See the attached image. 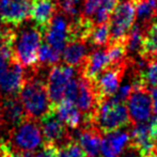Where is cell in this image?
I'll return each instance as SVG.
<instances>
[{"label":"cell","instance_id":"cell-8","mask_svg":"<svg viewBox=\"0 0 157 157\" xmlns=\"http://www.w3.org/2000/svg\"><path fill=\"white\" fill-rule=\"evenodd\" d=\"M126 67L127 65L109 66L91 82L97 96V104L106 98H110L117 93Z\"/></svg>","mask_w":157,"mask_h":157},{"label":"cell","instance_id":"cell-30","mask_svg":"<svg viewBox=\"0 0 157 157\" xmlns=\"http://www.w3.org/2000/svg\"><path fill=\"white\" fill-rule=\"evenodd\" d=\"M34 157H58V147L52 143H44L36 154H34Z\"/></svg>","mask_w":157,"mask_h":157},{"label":"cell","instance_id":"cell-7","mask_svg":"<svg viewBox=\"0 0 157 157\" xmlns=\"http://www.w3.org/2000/svg\"><path fill=\"white\" fill-rule=\"evenodd\" d=\"M126 108L132 123H144L151 119L153 113V106H152L151 93L149 89L140 88V89H132V93L126 99Z\"/></svg>","mask_w":157,"mask_h":157},{"label":"cell","instance_id":"cell-32","mask_svg":"<svg viewBox=\"0 0 157 157\" xmlns=\"http://www.w3.org/2000/svg\"><path fill=\"white\" fill-rule=\"evenodd\" d=\"M147 125H149L150 135H151L152 139L157 142V114L151 117L150 121H147Z\"/></svg>","mask_w":157,"mask_h":157},{"label":"cell","instance_id":"cell-34","mask_svg":"<svg viewBox=\"0 0 157 157\" xmlns=\"http://www.w3.org/2000/svg\"><path fill=\"white\" fill-rule=\"evenodd\" d=\"M152 106H153V112L157 114V88H153L151 91Z\"/></svg>","mask_w":157,"mask_h":157},{"label":"cell","instance_id":"cell-16","mask_svg":"<svg viewBox=\"0 0 157 157\" xmlns=\"http://www.w3.org/2000/svg\"><path fill=\"white\" fill-rule=\"evenodd\" d=\"M129 135V144L132 145L139 152L141 157L147 155L152 152H155L156 142L152 139L150 135L147 122L134 124Z\"/></svg>","mask_w":157,"mask_h":157},{"label":"cell","instance_id":"cell-37","mask_svg":"<svg viewBox=\"0 0 157 157\" xmlns=\"http://www.w3.org/2000/svg\"><path fill=\"white\" fill-rule=\"evenodd\" d=\"M155 153L157 154V144H156V147H155Z\"/></svg>","mask_w":157,"mask_h":157},{"label":"cell","instance_id":"cell-2","mask_svg":"<svg viewBox=\"0 0 157 157\" xmlns=\"http://www.w3.org/2000/svg\"><path fill=\"white\" fill-rule=\"evenodd\" d=\"M18 95L28 118L33 120L41 119L52 107L46 82L37 77H31L24 81Z\"/></svg>","mask_w":157,"mask_h":157},{"label":"cell","instance_id":"cell-5","mask_svg":"<svg viewBox=\"0 0 157 157\" xmlns=\"http://www.w3.org/2000/svg\"><path fill=\"white\" fill-rule=\"evenodd\" d=\"M136 21V9L130 0L119 2L111 13L108 24L110 30L109 42L127 40V35L132 30Z\"/></svg>","mask_w":157,"mask_h":157},{"label":"cell","instance_id":"cell-9","mask_svg":"<svg viewBox=\"0 0 157 157\" xmlns=\"http://www.w3.org/2000/svg\"><path fill=\"white\" fill-rule=\"evenodd\" d=\"M40 122L42 135L46 141L45 143H52L56 147H61L71 140L67 127L57 116L54 107L50 108L49 111H47L40 119Z\"/></svg>","mask_w":157,"mask_h":157},{"label":"cell","instance_id":"cell-36","mask_svg":"<svg viewBox=\"0 0 157 157\" xmlns=\"http://www.w3.org/2000/svg\"><path fill=\"white\" fill-rule=\"evenodd\" d=\"M142 157H157V154L155 152H152V153L147 154V155H145V156H142Z\"/></svg>","mask_w":157,"mask_h":157},{"label":"cell","instance_id":"cell-3","mask_svg":"<svg viewBox=\"0 0 157 157\" xmlns=\"http://www.w3.org/2000/svg\"><path fill=\"white\" fill-rule=\"evenodd\" d=\"M43 32L36 25H26L13 37L14 58L23 66L33 67L37 63V52Z\"/></svg>","mask_w":157,"mask_h":157},{"label":"cell","instance_id":"cell-4","mask_svg":"<svg viewBox=\"0 0 157 157\" xmlns=\"http://www.w3.org/2000/svg\"><path fill=\"white\" fill-rule=\"evenodd\" d=\"M35 121L28 118L13 128L10 135V144L13 150L33 152L44 144L41 127Z\"/></svg>","mask_w":157,"mask_h":157},{"label":"cell","instance_id":"cell-11","mask_svg":"<svg viewBox=\"0 0 157 157\" xmlns=\"http://www.w3.org/2000/svg\"><path fill=\"white\" fill-rule=\"evenodd\" d=\"M28 119L19 97H3L0 104V123L6 128H14Z\"/></svg>","mask_w":157,"mask_h":157},{"label":"cell","instance_id":"cell-25","mask_svg":"<svg viewBox=\"0 0 157 157\" xmlns=\"http://www.w3.org/2000/svg\"><path fill=\"white\" fill-rule=\"evenodd\" d=\"M110 40V30H109V24L108 21L103 24H98L96 27H94L93 32L91 36L89 37L88 42L91 45L97 46V47H103L107 46Z\"/></svg>","mask_w":157,"mask_h":157},{"label":"cell","instance_id":"cell-24","mask_svg":"<svg viewBox=\"0 0 157 157\" xmlns=\"http://www.w3.org/2000/svg\"><path fill=\"white\" fill-rule=\"evenodd\" d=\"M137 76L147 88H157V61H149L144 66L139 67Z\"/></svg>","mask_w":157,"mask_h":157},{"label":"cell","instance_id":"cell-22","mask_svg":"<svg viewBox=\"0 0 157 157\" xmlns=\"http://www.w3.org/2000/svg\"><path fill=\"white\" fill-rule=\"evenodd\" d=\"M130 1L134 3L136 9V17H138L141 25L149 26V24H151L157 17V0H130Z\"/></svg>","mask_w":157,"mask_h":157},{"label":"cell","instance_id":"cell-21","mask_svg":"<svg viewBox=\"0 0 157 157\" xmlns=\"http://www.w3.org/2000/svg\"><path fill=\"white\" fill-rule=\"evenodd\" d=\"M87 46L85 42H70L62 52V60L66 65L78 67L87 57Z\"/></svg>","mask_w":157,"mask_h":157},{"label":"cell","instance_id":"cell-1","mask_svg":"<svg viewBox=\"0 0 157 157\" xmlns=\"http://www.w3.org/2000/svg\"><path fill=\"white\" fill-rule=\"evenodd\" d=\"M132 123L124 103L106 98L97 104L93 114V124L101 134L117 132Z\"/></svg>","mask_w":157,"mask_h":157},{"label":"cell","instance_id":"cell-33","mask_svg":"<svg viewBox=\"0 0 157 157\" xmlns=\"http://www.w3.org/2000/svg\"><path fill=\"white\" fill-rule=\"evenodd\" d=\"M120 157H141V156H140V154H139V152L137 151L132 145L128 144V147H126L125 151L123 152L122 155Z\"/></svg>","mask_w":157,"mask_h":157},{"label":"cell","instance_id":"cell-26","mask_svg":"<svg viewBox=\"0 0 157 157\" xmlns=\"http://www.w3.org/2000/svg\"><path fill=\"white\" fill-rule=\"evenodd\" d=\"M60 59V52L50 47L47 43H42L37 52V62L43 65H56Z\"/></svg>","mask_w":157,"mask_h":157},{"label":"cell","instance_id":"cell-38","mask_svg":"<svg viewBox=\"0 0 157 157\" xmlns=\"http://www.w3.org/2000/svg\"><path fill=\"white\" fill-rule=\"evenodd\" d=\"M0 17H1V16H0Z\"/></svg>","mask_w":157,"mask_h":157},{"label":"cell","instance_id":"cell-13","mask_svg":"<svg viewBox=\"0 0 157 157\" xmlns=\"http://www.w3.org/2000/svg\"><path fill=\"white\" fill-rule=\"evenodd\" d=\"M110 66V60L106 50H94L87 55L80 65L81 76L86 80L93 82L95 79Z\"/></svg>","mask_w":157,"mask_h":157},{"label":"cell","instance_id":"cell-12","mask_svg":"<svg viewBox=\"0 0 157 157\" xmlns=\"http://www.w3.org/2000/svg\"><path fill=\"white\" fill-rule=\"evenodd\" d=\"M31 6L30 0H0V16L6 23L18 26L30 15Z\"/></svg>","mask_w":157,"mask_h":157},{"label":"cell","instance_id":"cell-6","mask_svg":"<svg viewBox=\"0 0 157 157\" xmlns=\"http://www.w3.org/2000/svg\"><path fill=\"white\" fill-rule=\"evenodd\" d=\"M76 76V68L70 65H54L49 71L47 82V92L52 105H56L64 98L68 82Z\"/></svg>","mask_w":157,"mask_h":157},{"label":"cell","instance_id":"cell-27","mask_svg":"<svg viewBox=\"0 0 157 157\" xmlns=\"http://www.w3.org/2000/svg\"><path fill=\"white\" fill-rule=\"evenodd\" d=\"M119 0H101L96 13H95L94 24H103L108 21L111 13L118 6Z\"/></svg>","mask_w":157,"mask_h":157},{"label":"cell","instance_id":"cell-15","mask_svg":"<svg viewBox=\"0 0 157 157\" xmlns=\"http://www.w3.org/2000/svg\"><path fill=\"white\" fill-rule=\"evenodd\" d=\"M130 141V135L123 129L105 134L101 139V156L99 157H120Z\"/></svg>","mask_w":157,"mask_h":157},{"label":"cell","instance_id":"cell-18","mask_svg":"<svg viewBox=\"0 0 157 157\" xmlns=\"http://www.w3.org/2000/svg\"><path fill=\"white\" fill-rule=\"evenodd\" d=\"M95 27L94 21L90 17L77 15L67 24V43L70 42H85L87 43Z\"/></svg>","mask_w":157,"mask_h":157},{"label":"cell","instance_id":"cell-20","mask_svg":"<svg viewBox=\"0 0 157 157\" xmlns=\"http://www.w3.org/2000/svg\"><path fill=\"white\" fill-rule=\"evenodd\" d=\"M57 116L71 129H76L82 122V114L74 103L62 99L56 105H52Z\"/></svg>","mask_w":157,"mask_h":157},{"label":"cell","instance_id":"cell-10","mask_svg":"<svg viewBox=\"0 0 157 157\" xmlns=\"http://www.w3.org/2000/svg\"><path fill=\"white\" fill-rule=\"evenodd\" d=\"M25 81L23 65L13 59L8 65L0 67V95L3 97L19 94Z\"/></svg>","mask_w":157,"mask_h":157},{"label":"cell","instance_id":"cell-31","mask_svg":"<svg viewBox=\"0 0 157 157\" xmlns=\"http://www.w3.org/2000/svg\"><path fill=\"white\" fill-rule=\"evenodd\" d=\"M101 0H85L83 2V16L91 17L96 13Z\"/></svg>","mask_w":157,"mask_h":157},{"label":"cell","instance_id":"cell-23","mask_svg":"<svg viewBox=\"0 0 157 157\" xmlns=\"http://www.w3.org/2000/svg\"><path fill=\"white\" fill-rule=\"evenodd\" d=\"M157 50V19L153 21L143 35L142 45L138 56L145 62L151 59L152 55Z\"/></svg>","mask_w":157,"mask_h":157},{"label":"cell","instance_id":"cell-28","mask_svg":"<svg viewBox=\"0 0 157 157\" xmlns=\"http://www.w3.org/2000/svg\"><path fill=\"white\" fill-rule=\"evenodd\" d=\"M58 157H87V155L77 141L70 140L58 149Z\"/></svg>","mask_w":157,"mask_h":157},{"label":"cell","instance_id":"cell-29","mask_svg":"<svg viewBox=\"0 0 157 157\" xmlns=\"http://www.w3.org/2000/svg\"><path fill=\"white\" fill-rule=\"evenodd\" d=\"M79 0H60L59 6L64 14L71 17H75L78 15Z\"/></svg>","mask_w":157,"mask_h":157},{"label":"cell","instance_id":"cell-35","mask_svg":"<svg viewBox=\"0 0 157 157\" xmlns=\"http://www.w3.org/2000/svg\"><path fill=\"white\" fill-rule=\"evenodd\" d=\"M3 27H2V21H1V18H0V37L2 36V34H3Z\"/></svg>","mask_w":157,"mask_h":157},{"label":"cell","instance_id":"cell-19","mask_svg":"<svg viewBox=\"0 0 157 157\" xmlns=\"http://www.w3.org/2000/svg\"><path fill=\"white\" fill-rule=\"evenodd\" d=\"M101 132L95 126L85 127L77 134V142L85 151L87 157L101 156Z\"/></svg>","mask_w":157,"mask_h":157},{"label":"cell","instance_id":"cell-14","mask_svg":"<svg viewBox=\"0 0 157 157\" xmlns=\"http://www.w3.org/2000/svg\"><path fill=\"white\" fill-rule=\"evenodd\" d=\"M46 43L58 52H62L67 44V23L63 15H55L44 31Z\"/></svg>","mask_w":157,"mask_h":157},{"label":"cell","instance_id":"cell-17","mask_svg":"<svg viewBox=\"0 0 157 157\" xmlns=\"http://www.w3.org/2000/svg\"><path fill=\"white\" fill-rule=\"evenodd\" d=\"M56 2H54V0H34L31 6L30 16L43 34L56 15Z\"/></svg>","mask_w":157,"mask_h":157}]
</instances>
